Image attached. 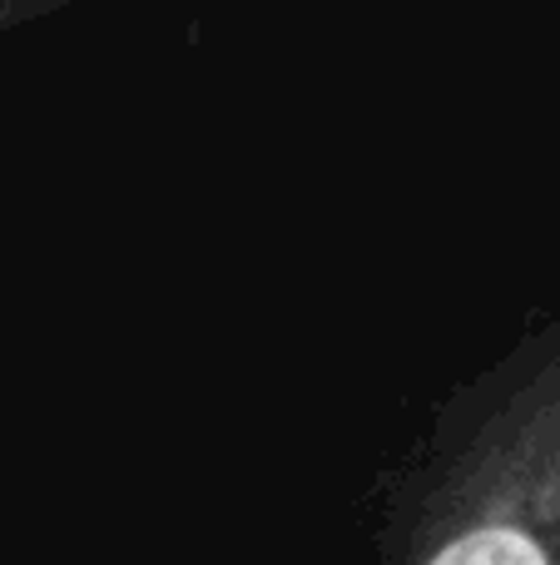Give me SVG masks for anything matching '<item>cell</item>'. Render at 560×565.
I'll use <instances>...</instances> for the list:
<instances>
[{
	"instance_id": "1",
	"label": "cell",
	"mask_w": 560,
	"mask_h": 565,
	"mask_svg": "<svg viewBox=\"0 0 560 565\" xmlns=\"http://www.w3.org/2000/svg\"><path fill=\"white\" fill-rule=\"evenodd\" d=\"M407 565H560V318L462 447Z\"/></svg>"
},
{
	"instance_id": "2",
	"label": "cell",
	"mask_w": 560,
	"mask_h": 565,
	"mask_svg": "<svg viewBox=\"0 0 560 565\" xmlns=\"http://www.w3.org/2000/svg\"><path fill=\"white\" fill-rule=\"evenodd\" d=\"M25 10H10V6H0V25H10V20H20Z\"/></svg>"
}]
</instances>
